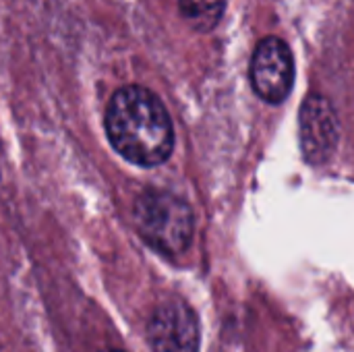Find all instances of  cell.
Masks as SVG:
<instances>
[{
	"label": "cell",
	"mask_w": 354,
	"mask_h": 352,
	"mask_svg": "<svg viewBox=\"0 0 354 352\" xmlns=\"http://www.w3.org/2000/svg\"><path fill=\"white\" fill-rule=\"evenodd\" d=\"M147 338L153 352H197L199 319L185 301H166L151 313Z\"/></svg>",
	"instance_id": "obj_4"
},
{
	"label": "cell",
	"mask_w": 354,
	"mask_h": 352,
	"mask_svg": "<svg viewBox=\"0 0 354 352\" xmlns=\"http://www.w3.org/2000/svg\"><path fill=\"white\" fill-rule=\"evenodd\" d=\"M295 62L290 48L280 37H263L251 58V83L255 93L270 102L282 104L292 91Z\"/></svg>",
	"instance_id": "obj_3"
},
{
	"label": "cell",
	"mask_w": 354,
	"mask_h": 352,
	"mask_svg": "<svg viewBox=\"0 0 354 352\" xmlns=\"http://www.w3.org/2000/svg\"><path fill=\"white\" fill-rule=\"evenodd\" d=\"M226 8V0H178V12L195 31L214 29Z\"/></svg>",
	"instance_id": "obj_6"
},
{
	"label": "cell",
	"mask_w": 354,
	"mask_h": 352,
	"mask_svg": "<svg viewBox=\"0 0 354 352\" xmlns=\"http://www.w3.org/2000/svg\"><path fill=\"white\" fill-rule=\"evenodd\" d=\"M104 129L112 149L139 168L164 164L174 147V127L166 106L141 85H124L110 98Z\"/></svg>",
	"instance_id": "obj_1"
},
{
	"label": "cell",
	"mask_w": 354,
	"mask_h": 352,
	"mask_svg": "<svg viewBox=\"0 0 354 352\" xmlns=\"http://www.w3.org/2000/svg\"><path fill=\"white\" fill-rule=\"evenodd\" d=\"M338 118L328 98L311 93L299 112V143L307 162L324 164L338 145Z\"/></svg>",
	"instance_id": "obj_5"
},
{
	"label": "cell",
	"mask_w": 354,
	"mask_h": 352,
	"mask_svg": "<svg viewBox=\"0 0 354 352\" xmlns=\"http://www.w3.org/2000/svg\"><path fill=\"white\" fill-rule=\"evenodd\" d=\"M108 352H122V351H108Z\"/></svg>",
	"instance_id": "obj_7"
},
{
	"label": "cell",
	"mask_w": 354,
	"mask_h": 352,
	"mask_svg": "<svg viewBox=\"0 0 354 352\" xmlns=\"http://www.w3.org/2000/svg\"><path fill=\"white\" fill-rule=\"evenodd\" d=\"M133 224L151 249L168 257L185 253L195 230L189 203L164 189H145L135 199Z\"/></svg>",
	"instance_id": "obj_2"
}]
</instances>
